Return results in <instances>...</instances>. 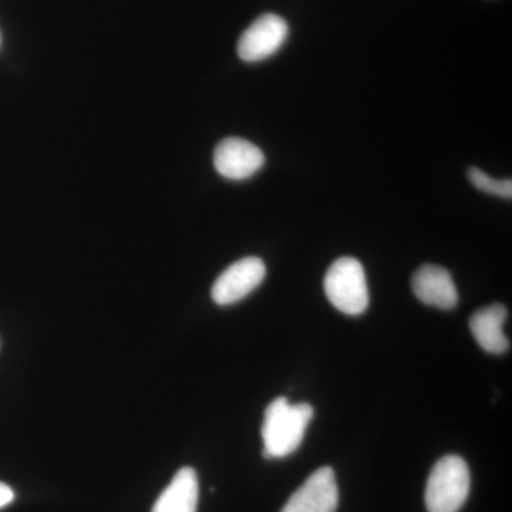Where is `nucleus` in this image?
Masks as SVG:
<instances>
[{"instance_id": "obj_10", "label": "nucleus", "mask_w": 512, "mask_h": 512, "mask_svg": "<svg viewBox=\"0 0 512 512\" xmlns=\"http://www.w3.org/2000/svg\"><path fill=\"white\" fill-rule=\"evenodd\" d=\"M200 484L194 468L184 467L154 504L151 512H197Z\"/></svg>"}, {"instance_id": "obj_6", "label": "nucleus", "mask_w": 512, "mask_h": 512, "mask_svg": "<svg viewBox=\"0 0 512 512\" xmlns=\"http://www.w3.org/2000/svg\"><path fill=\"white\" fill-rule=\"evenodd\" d=\"M338 504L335 471L320 467L291 495L281 512H336Z\"/></svg>"}, {"instance_id": "obj_11", "label": "nucleus", "mask_w": 512, "mask_h": 512, "mask_svg": "<svg viewBox=\"0 0 512 512\" xmlns=\"http://www.w3.org/2000/svg\"><path fill=\"white\" fill-rule=\"evenodd\" d=\"M468 178L470 183L477 188V190L487 192V194L495 195V197L505 198L511 200L512 198V183L510 178L508 180H495L490 175L485 174L480 168H470L468 170Z\"/></svg>"}, {"instance_id": "obj_2", "label": "nucleus", "mask_w": 512, "mask_h": 512, "mask_svg": "<svg viewBox=\"0 0 512 512\" xmlns=\"http://www.w3.org/2000/svg\"><path fill=\"white\" fill-rule=\"evenodd\" d=\"M471 477L466 461L458 456L440 458L426 485L429 512H458L470 494Z\"/></svg>"}, {"instance_id": "obj_1", "label": "nucleus", "mask_w": 512, "mask_h": 512, "mask_svg": "<svg viewBox=\"0 0 512 512\" xmlns=\"http://www.w3.org/2000/svg\"><path fill=\"white\" fill-rule=\"evenodd\" d=\"M312 417L311 404H292L285 397L275 399L266 407L262 424L264 456L284 458L295 453L302 444L306 427Z\"/></svg>"}, {"instance_id": "obj_8", "label": "nucleus", "mask_w": 512, "mask_h": 512, "mask_svg": "<svg viewBox=\"0 0 512 512\" xmlns=\"http://www.w3.org/2000/svg\"><path fill=\"white\" fill-rule=\"evenodd\" d=\"M412 289L416 298L424 305L434 308L450 309L456 308L458 303V292L454 285L453 278L447 269L437 265H423L413 275Z\"/></svg>"}, {"instance_id": "obj_5", "label": "nucleus", "mask_w": 512, "mask_h": 512, "mask_svg": "<svg viewBox=\"0 0 512 512\" xmlns=\"http://www.w3.org/2000/svg\"><path fill=\"white\" fill-rule=\"evenodd\" d=\"M265 276L266 266L262 259L256 256L239 259L218 276L212 286V301L221 306L242 301L264 282Z\"/></svg>"}, {"instance_id": "obj_9", "label": "nucleus", "mask_w": 512, "mask_h": 512, "mask_svg": "<svg viewBox=\"0 0 512 512\" xmlns=\"http://www.w3.org/2000/svg\"><path fill=\"white\" fill-rule=\"evenodd\" d=\"M507 315V309L503 305L494 303V305L485 306L471 316V333L485 352L501 355L510 349V340L503 332Z\"/></svg>"}, {"instance_id": "obj_3", "label": "nucleus", "mask_w": 512, "mask_h": 512, "mask_svg": "<svg viewBox=\"0 0 512 512\" xmlns=\"http://www.w3.org/2000/svg\"><path fill=\"white\" fill-rule=\"evenodd\" d=\"M323 288L330 303L346 315H362L369 306L365 269L355 258L336 259L328 269Z\"/></svg>"}, {"instance_id": "obj_12", "label": "nucleus", "mask_w": 512, "mask_h": 512, "mask_svg": "<svg viewBox=\"0 0 512 512\" xmlns=\"http://www.w3.org/2000/svg\"><path fill=\"white\" fill-rule=\"evenodd\" d=\"M13 500H15V493H13L12 488L5 483H0V508H5Z\"/></svg>"}, {"instance_id": "obj_7", "label": "nucleus", "mask_w": 512, "mask_h": 512, "mask_svg": "<svg viewBox=\"0 0 512 512\" xmlns=\"http://www.w3.org/2000/svg\"><path fill=\"white\" fill-rule=\"evenodd\" d=\"M264 164L265 154L261 148L244 138H225L214 151L215 170L228 180H247Z\"/></svg>"}, {"instance_id": "obj_4", "label": "nucleus", "mask_w": 512, "mask_h": 512, "mask_svg": "<svg viewBox=\"0 0 512 512\" xmlns=\"http://www.w3.org/2000/svg\"><path fill=\"white\" fill-rule=\"evenodd\" d=\"M288 35L286 20L274 13H266L239 37L238 56L247 63L261 62L274 56L284 46Z\"/></svg>"}]
</instances>
